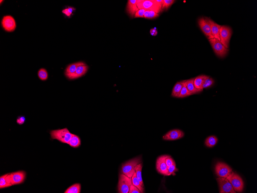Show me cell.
<instances>
[{"instance_id":"6da1fadb","label":"cell","mask_w":257,"mask_h":193,"mask_svg":"<svg viewBox=\"0 0 257 193\" xmlns=\"http://www.w3.org/2000/svg\"><path fill=\"white\" fill-rule=\"evenodd\" d=\"M50 135L52 139H56L63 143L69 144L73 134L67 128L52 130Z\"/></svg>"},{"instance_id":"7a4b0ae2","label":"cell","mask_w":257,"mask_h":193,"mask_svg":"<svg viewBox=\"0 0 257 193\" xmlns=\"http://www.w3.org/2000/svg\"><path fill=\"white\" fill-rule=\"evenodd\" d=\"M137 6L139 9L153 11L158 14L162 11L161 6L155 0H137Z\"/></svg>"},{"instance_id":"3957f363","label":"cell","mask_w":257,"mask_h":193,"mask_svg":"<svg viewBox=\"0 0 257 193\" xmlns=\"http://www.w3.org/2000/svg\"><path fill=\"white\" fill-rule=\"evenodd\" d=\"M141 158L137 157L129 160L122 165L121 171L123 174L131 178L135 173V168L137 165L141 162Z\"/></svg>"},{"instance_id":"277c9868","label":"cell","mask_w":257,"mask_h":193,"mask_svg":"<svg viewBox=\"0 0 257 193\" xmlns=\"http://www.w3.org/2000/svg\"><path fill=\"white\" fill-rule=\"evenodd\" d=\"M226 179L231 184L234 190L237 192H243L244 187V183L243 179L237 173L232 172Z\"/></svg>"},{"instance_id":"5b68a950","label":"cell","mask_w":257,"mask_h":193,"mask_svg":"<svg viewBox=\"0 0 257 193\" xmlns=\"http://www.w3.org/2000/svg\"><path fill=\"white\" fill-rule=\"evenodd\" d=\"M214 53L217 56L220 58H224L228 53L229 49L226 48L221 43L220 41L215 38L209 40Z\"/></svg>"},{"instance_id":"8992f818","label":"cell","mask_w":257,"mask_h":193,"mask_svg":"<svg viewBox=\"0 0 257 193\" xmlns=\"http://www.w3.org/2000/svg\"><path fill=\"white\" fill-rule=\"evenodd\" d=\"M232 33L230 27L227 26H221L220 30V42L226 48L229 49L230 42Z\"/></svg>"},{"instance_id":"52a82bcc","label":"cell","mask_w":257,"mask_h":193,"mask_svg":"<svg viewBox=\"0 0 257 193\" xmlns=\"http://www.w3.org/2000/svg\"><path fill=\"white\" fill-rule=\"evenodd\" d=\"M132 184L131 178L129 177L124 174H121L118 184V192L128 193L130 186Z\"/></svg>"},{"instance_id":"ba28073f","label":"cell","mask_w":257,"mask_h":193,"mask_svg":"<svg viewBox=\"0 0 257 193\" xmlns=\"http://www.w3.org/2000/svg\"><path fill=\"white\" fill-rule=\"evenodd\" d=\"M220 193H236L231 183L226 178L219 177L217 179Z\"/></svg>"},{"instance_id":"9c48e42d","label":"cell","mask_w":257,"mask_h":193,"mask_svg":"<svg viewBox=\"0 0 257 193\" xmlns=\"http://www.w3.org/2000/svg\"><path fill=\"white\" fill-rule=\"evenodd\" d=\"M216 173L219 177L226 178L232 172V169L226 163L219 162L215 166Z\"/></svg>"},{"instance_id":"30bf717a","label":"cell","mask_w":257,"mask_h":193,"mask_svg":"<svg viewBox=\"0 0 257 193\" xmlns=\"http://www.w3.org/2000/svg\"><path fill=\"white\" fill-rule=\"evenodd\" d=\"M198 24L201 31L209 40L214 38L212 35L210 24L206 17L200 18L198 20Z\"/></svg>"},{"instance_id":"8fae6325","label":"cell","mask_w":257,"mask_h":193,"mask_svg":"<svg viewBox=\"0 0 257 193\" xmlns=\"http://www.w3.org/2000/svg\"><path fill=\"white\" fill-rule=\"evenodd\" d=\"M3 28L8 32H12L15 30L16 27V21L11 16H5L2 21Z\"/></svg>"},{"instance_id":"7c38bea8","label":"cell","mask_w":257,"mask_h":193,"mask_svg":"<svg viewBox=\"0 0 257 193\" xmlns=\"http://www.w3.org/2000/svg\"><path fill=\"white\" fill-rule=\"evenodd\" d=\"M11 184L13 185L22 184L24 182L26 177V173L23 171H19L9 173Z\"/></svg>"},{"instance_id":"4fadbf2b","label":"cell","mask_w":257,"mask_h":193,"mask_svg":"<svg viewBox=\"0 0 257 193\" xmlns=\"http://www.w3.org/2000/svg\"><path fill=\"white\" fill-rule=\"evenodd\" d=\"M169 155H164L159 157L156 160V168L158 172L161 174L166 176L168 171V167L165 161Z\"/></svg>"},{"instance_id":"5bb4252c","label":"cell","mask_w":257,"mask_h":193,"mask_svg":"<svg viewBox=\"0 0 257 193\" xmlns=\"http://www.w3.org/2000/svg\"><path fill=\"white\" fill-rule=\"evenodd\" d=\"M184 132L179 129H174L168 132L163 137V139L166 140H176L184 137Z\"/></svg>"},{"instance_id":"9a60e30c","label":"cell","mask_w":257,"mask_h":193,"mask_svg":"<svg viewBox=\"0 0 257 193\" xmlns=\"http://www.w3.org/2000/svg\"><path fill=\"white\" fill-rule=\"evenodd\" d=\"M206 18L207 21H208L209 24H210L211 31H212V36L214 38L220 41L219 33H220V28L221 26L217 24V23L214 22V21L209 18Z\"/></svg>"},{"instance_id":"2e32d148","label":"cell","mask_w":257,"mask_h":193,"mask_svg":"<svg viewBox=\"0 0 257 193\" xmlns=\"http://www.w3.org/2000/svg\"><path fill=\"white\" fill-rule=\"evenodd\" d=\"M88 67L87 65L86 64L84 65H80L78 66L76 69V71L74 74L71 75L69 79L73 80L75 79H77L81 77L83 75H84L85 74L87 73L88 71Z\"/></svg>"},{"instance_id":"e0dca14e","label":"cell","mask_w":257,"mask_h":193,"mask_svg":"<svg viewBox=\"0 0 257 193\" xmlns=\"http://www.w3.org/2000/svg\"><path fill=\"white\" fill-rule=\"evenodd\" d=\"M127 12L131 17H135L136 12L139 10L137 6V0H129L127 2Z\"/></svg>"},{"instance_id":"ac0fdd59","label":"cell","mask_w":257,"mask_h":193,"mask_svg":"<svg viewBox=\"0 0 257 193\" xmlns=\"http://www.w3.org/2000/svg\"><path fill=\"white\" fill-rule=\"evenodd\" d=\"M85 64L83 62H78L72 64L69 66L66 69L65 71V75L68 78L70 77L71 75L74 74L76 71V69L78 66L81 65H85Z\"/></svg>"},{"instance_id":"d6986e66","label":"cell","mask_w":257,"mask_h":193,"mask_svg":"<svg viewBox=\"0 0 257 193\" xmlns=\"http://www.w3.org/2000/svg\"><path fill=\"white\" fill-rule=\"evenodd\" d=\"M195 78L186 80V84L188 90L193 94H197L201 92L203 90L198 89L194 85V82Z\"/></svg>"},{"instance_id":"ffe728a7","label":"cell","mask_w":257,"mask_h":193,"mask_svg":"<svg viewBox=\"0 0 257 193\" xmlns=\"http://www.w3.org/2000/svg\"><path fill=\"white\" fill-rule=\"evenodd\" d=\"M184 81L185 80H184V81L178 82L175 84L171 93V96L173 97L178 98L181 89H182Z\"/></svg>"},{"instance_id":"44dd1931","label":"cell","mask_w":257,"mask_h":193,"mask_svg":"<svg viewBox=\"0 0 257 193\" xmlns=\"http://www.w3.org/2000/svg\"><path fill=\"white\" fill-rule=\"evenodd\" d=\"M68 144L73 148H78L81 145V139L78 136L73 134L72 138Z\"/></svg>"},{"instance_id":"7402d4cb","label":"cell","mask_w":257,"mask_h":193,"mask_svg":"<svg viewBox=\"0 0 257 193\" xmlns=\"http://www.w3.org/2000/svg\"><path fill=\"white\" fill-rule=\"evenodd\" d=\"M206 76H207L206 75H201L194 78V84L196 88L198 89L203 90L202 87L203 83Z\"/></svg>"},{"instance_id":"603a6c76","label":"cell","mask_w":257,"mask_h":193,"mask_svg":"<svg viewBox=\"0 0 257 193\" xmlns=\"http://www.w3.org/2000/svg\"><path fill=\"white\" fill-rule=\"evenodd\" d=\"M218 139L215 136H211L206 139L205 144L206 147L212 148L217 144Z\"/></svg>"},{"instance_id":"cb8c5ba5","label":"cell","mask_w":257,"mask_h":193,"mask_svg":"<svg viewBox=\"0 0 257 193\" xmlns=\"http://www.w3.org/2000/svg\"><path fill=\"white\" fill-rule=\"evenodd\" d=\"M142 163H139V164L137 165L135 167V173L137 179L140 181V185L144 187V184L143 181H142Z\"/></svg>"},{"instance_id":"d4e9b609","label":"cell","mask_w":257,"mask_h":193,"mask_svg":"<svg viewBox=\"0 0 257 193\" xmlns=\"http://www.w3.org/2000/svg\"><path fill=\"white\" fill-rule=\"evenodd\" d=\"M81 190V185L75 184L69 187L64 193H80Z\"/></svg>"},{"instance_id":"484cf974","label":"cell","mask_w":257,"mask_h":193,"mask_svg":"<svg viewBox=\"0 0 257 193\" xmlns=\"http://www.w3.org/2000/svg\"><path fill=\"white\" fill-rule=\"evenodd\" d=\"M185 81L186 80H185L182 89H181L178 98H184L193 95L192 93L190 92L189 90L187 88Z\"/></svg>"},{"instance_id":"4316f807","label":"cell","mask_w":257,"mask_h":193,"mask_svg":"<svg viewBox=\"0 0 257 193\" xmlns=\"http://www.w3.org/2000/svg\"><path fill=\"white\" fill-rule=\"evenodd\" d=\"M131 179L132 184H133V185L136 186L137 188H138L139 189L140 191V192H141V193H144V188L141 186L140 181H139L138 179H137L136 173H134L133 176H132Z\"/></svg>"},{"instance_id":"83f0119b","label":"cell","mask_w":257,"mask_h":193,"mask_svg":"<svg viewBox=\"0 0 257 193\" xmlns=\"http://www.w3.org/2000/svg\"><path fill=\"white\" fill-rule=\"evenodd\" d=\"M159 16V14L154 12V11L146 10L144 14V17L145 19H152L158 17Z\"/></svg>"},{"instance_id":"f1b7e54d","label":"cell","mask_w":257,"mask_h":193,"mask_svg":"<svg viewBox=\"0 0 257 193\" xmlns=\"http://www.w3.org/2000/svg\"><path fill=\"white\" fill-rule=\"evenodd\" d=\"M214 80L212 78H211L209 76H206L205 79L204 80L203 83L202 84V89L210 87L213 84Z\"/></svg>"},{"instance_id":"f546056e","label":"cell","mask_w":257,"mask_h":193,"mask_svg":"<svg viewBox=\"0 0 257 193\" xmlns=\"http://www.w3.org/2000/svg\"><path fill=\"white\" fill-rule=\"evenodd\" d=\"M7 174H5L0 177V189L6 188L11 186L8 183L7 180Z\"/></svg>"},{"instance_id":"4dcf8cb0","label":"cell","mask_w":257,"mask_h":193,"mask_svg":"<svg viewBox=\"0 0 257 193\" xmlns=\"http://www.w3.org/2000/svg\"><path fill=\"white\" fill-rule=\"evenodd\" d=\"M38 75L39 78L42 81H45L48 78V73L45 69H40L38 71Z\"/></svg>"},{"instance_id":"1f68e13d","label":"cell","mask_w":257,"mask_h":193,"mask_svg":"<svg viewBox=\"0 0 257 193\" xmlns=\"http://www.w3.org/2000/svg\"><path fill=\"white\" fill-rule=\"evenodd\" d=\"M174 0H163V5H162V11L167 10L175 2Z\"/></svg>"},{"instance_id":"d6a6232c","label":"cell","mask_w":257,"mask_h":193,"mask_svg":"<svg viewBox=\"0 0 257 193\" xmlns=\"http://www.w3.org/2000/svg\"><path fill=\"white\" fill-rule=\"evenodd\" d=\"M168 171L166 173V176H169L172 175L173 176L175 175V172L177 171L178 169L176 168V164L175 162L171 166L168 167Z\"/></svg>"},{"instance_id":"836d02e7","label":"cell","mask_w":257,"mask_h":193,"mask_svg":"<svg viewBox=\"0 0 257 193\" xmlns=\"http://www.w3.org/2000/svg\"><path fill=\"white\" fill-rule=\"evenodd\" d=\"M75 10H76V9H75L74 7H69L68 8H66V9H64L62 11V12L65 14L66 16L70 17L72 13H73V11Z\"/></svg>"},{"instance_id":"e575fe53","label":"cell","mask_w":257,"mask_h":193,"mask_svg":"<svg viewBox=\"0 0 257 193\" xmlns=\"http://www.w3.org/2000/svg\"><path fill=\"white\" fill-rule=\"evenodd\" d=\"M129 193H141L140 190L136 186L132 184L131 186Z\"/></svg>"},{"instance_id":"d590c367","label":"cell","mask_w":257,"mask_h":193,"mask_svg":"<svg viewBox=\"0 0 257 193\" xmlns=\"http://www.w3.org/2000/svg\"><path fill=\"white\" fill-rule=\"evenodd\" d=\"M165 162H166L167 166L168 167L173 165L175 162L174 160L173 159V158L171 157V156H169L168 157L166 158Z\"/></svg>"},{"instance_id":"8d00e7d4","label":"cell","mask_w":257,"mask_h":193,"mask_svg":"<svg viewBox=\"0 0 257 193\" xmlns=\"http://www.w3.org/2000/svg\"><path fill=\"white\" fill-rule=\"evenodd\" d=\"M145 9H139L137 11L135 16V17H144V14L145 11Z\"/></svg>"},{"instance_id":"74e56055","label":"cell","mask_w":257,"mask_h":193,"mask_svg":"<svg viewBox=\"0 0 257 193\" xmlns=\"http://www.w3.org/2000/svg\"><path fill=\"white\" fill-rule=\"evenodd\" d=\"M26 118L24 116H19L17 118V123L19 125H22L25 123Z\"/></svg>"},{"instance_id":"f35d334b","label":"cell","mask_w":257,"mask_h":193,"mask_svg":"<svg viewBox=\"0 0 257 193\" xmlns=\"http://www.w3.org/2000/svg\"><path fill=\"white\" fill-rule=\"evenodd\" d=\"M150 32L155 33L156 34V35H157V34H158V31H157L156 29L154 28L150 29Z\"/></svg>"},{"instance_id":"ab89813d","label":"cell","mask_w":257,"mask_h":193,"mask_svg":"<svg viewBox=\"0 0 257 193\" xmlns=\"http://www.w3.org/2000/svg\"><path fill=\"white\" fill-rule=\"evenodd\" d=\"M150 34H151L152 36H156V34L155 33H152V32H150Z\"/></svg>"},{"instance_id":"60d3db41","label":"cell","mask_w":257,"mask_h":193,"mask_svg":"<svg viewBox=\"0 0 257 193\" xmlns=\"http://www.w3.org/2000/svg\"><path fill=\"white\" fill-rule=\"evenodd\" d=\"M2 1H1V2H2Z\"/></svg>"}]
</instances>
